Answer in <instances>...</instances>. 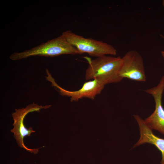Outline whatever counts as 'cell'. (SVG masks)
Listing matches in <instances>:
<instances>
[{
  "instance_id": "1",
  "label": "cell",
  "mask_w": 164,
  "mask_h": 164,
  "mask_svg": "<svg viewBox=\"0 0 164 164\" xmlns=\"http://www.w3.org/2000/svg\"><path fill=\"white\" fill-rule=\"evenodd\" d=\"M84 57L88 64L85 73L86 80L96 79L105 85L119 82L123 79L119 75L121 57L108 55L93 59L87 56Z\"/></svg>"
},
{
  "instance_id": "2",
  "label": "cell",
  "mask_w": 164,
  "mask_h": 164,
  "mask_svg": "<svg viewBox=\"0 0 164 164\" xmlns=\"http://www.w3.org/2000/svg\"><path fill=\"white\" fill-rule=\"evenodd\" d=\"M80 54L74 47L70 44L62 35L45 43L20 52H15L9 56L14 61L33 56L54 57L63 54Z\"/></svg>"
},
{
  "instance_id": "3",
  "label": "cell",
  "mask_w": 164,
  "mask_h": 164,
  "mask_svg": "<svg viewBox=\"0 0 164 164\" xmlns=\"http://www.w3.org/2000/svg\"><path fill=\"white\" fill-rule=\"evenodd\" d=\"M67 40L76 48L80 54L87 53L97 57L104 55L115 56L117 51L112 45L92 38H87L67 30L62 34Z\"/></svg>"
},
{
  "instance_id": "4",
  "label": "cell",
  "mask_w": 164,
  "mask_h": 164,
  "mask_svg": "<svg viewBox=\"0 0 164 164\" xmlns=\"http://www.w3.org/2000/svg\"><path fill=\"white\" fill-rule=\"evenodd\" d=\"M51 106V105L45 106L39 105L33 103L27 105L25 108L16 109L15 111L12 114L14 120L13 128L11 132L13 133L14 137L16 139L18 145L27 151L34 154L38 153L40 148L30 149L27 147L24 144V138L26 136H30L32 133L36 132L33 130L32 127L27 128L24 123V120L26 115L30 112L40 111L42 109H47Z\"/></svg>"
},
{
  "instance_id": "5",
  "label": "cell",
  "mask_w": 164,
  "mask_h": 164,
  "mask_svg": "<svg viewBox=\"0 0 164 164\" xmlns=\"http://www.w3.org/2000/svg\"><path fill=\"white\" fill-rule=\"evenodd\" d=\"M121 58L119 75L122 79L126 78L140 82L146 81L143 60L138 52L129 51Z\"/></svg>"
},
{
  "instance_id": "6",
  "label": "cell",
  "mask_w": 164,
  "mask_h": 164,
  "mask_svg": "<svg viewBox=\"0 0 164 164\" xmlns=\"http://www.w3.org/2000/svg\"><path fill=\"white\" fill-rule=\"evenodd\" d=\"M46 71V80L51 83L52 86L58 89L61 95L70 97L71 102L77 101L83 98L94 99L97 95L101 93L105 86L97 80L94 79L85 82L81 88L77 91H69L63 89L56 83L48 69Z\"/></svg>"
},
{
  "instance_id": "7",
  "label": "cell",
  "mask_w": 164,
  "mask_h": 164,
  "mask_svg": "<svg viewBox=\"0 0 164 164\" xmlns=\"http://www.w3.org/2000/svg\"><path fill=\"white\" fill-rule=\"evenodd\" d=\"M164 90V76L155 87L145 91L151 94L154 98L155 104L153 112L144 120L145 122L152 130H157L164 135V108L162 103V99Z\"/></svg>"
},
{
  "instance_id": "8",
  "label": "cell",
  "mask_w": 164,
  "mask_h": 164,
  "mask_svg": "<svg viewBox=\"0 0 164 164\" xmlns=\"http://www.w3.org/2000/svg\"><path fill=\"white\" fill-rule=\"evenodd\" d=\"M134 117L138 125L140 138L133 148L145 143L153 145L161 152L162 155L161 164H164V139L155 135L152 130L139 116L134 115Z\"/></svg>"
},
{
  "instance_id": "9",
  "label": "cell",
  "mask_w": 164,
  "mask_h": 164,
  "mask_svg": "<svg viewBox=\"0 0 164 164\" xmlns=\"http://www.w3.org/2000/svg\"><path fill=\"white\" fill-rule=\"evenodd\" d=\"M161 53L164 59V51H162L161 52Z\"/></svg>"
},
{
  "instance_id": "10",
  "label": "cell",
  "mask_w": 164,
  "mask_h": 164,
  "mask_svg": "<svg viewBox=\"0 0 164 164\" xmlns=\"http://www.w3.org/2000/svg\"><path fill=\"white\" fill-rule=\"evenodd\" d=\"M160 36L164 40V36L162 34H160Z\"/></svg>"
},
{
  "instance_id": "11",
  "label": "cell",
  "mask_w": 164,
  "mask_h": 164,
  "mask_svg": "<svg viewBox=\"0 0 164 164\" xmlns=\"http://www.w3.org/2000/svg\"><path fill=\"white\" fill-rule=\"evenodd\" d=\"M162 5L163 7L164 8V0H163L162 1Z\"/></svg>"
}]
</instances>
